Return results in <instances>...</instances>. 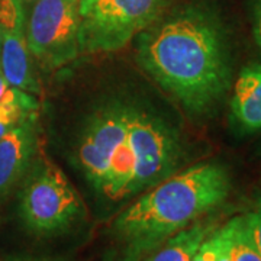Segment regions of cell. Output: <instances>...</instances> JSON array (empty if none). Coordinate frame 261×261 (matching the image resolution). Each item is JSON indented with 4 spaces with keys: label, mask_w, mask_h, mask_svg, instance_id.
I'll return each mask as SVG.
<instances>
[{
    "label": "cell",
    "mask_w": 261,
    "mask_h": 261,
    "mask_svg": "<svg viewBox=\"0 0 261 261\" xmlns=\"http://www.w3.org/2000/svg\"><path fill=\"white\" fill-rule=\"evenodd\" d=\"M159 19L140 34L137 54L141 67L187 112H209L231 84L222 22L199 5Z\"/></svg>",
    "instance_id": "1"
},
{
    "label": "cell",
    "mask_w": 261,
    "mask_h": 261,
    "mask_svg": "<svg viewBox=\"0 0 261 261\" xmlns=\"http://www.w3.org/2000/svg\"><path fill=\"white\" fill-rule=\"evenodd\" d=\"M229 190V174L218 163L196 164L157 183L113 221L115 261H142L222 205Z\"/></svg>",
    "instance_id": "2"
},
{
    "label": "cell",
    "mask_w": 261,
    "mask_h": 261,
    "mask_svg": "<svg viewBox=\"0 0 261 261\" xmlns=\"http://www.w3.org/2000/svg\"><path fill=\"white\" fill-rule=\"evenodd\" d=\"M170 0H82L80 54L112 53L163 15Z\"/></svg>",
    "instance_id": "3"
},
{
    "label": "cell",
    "mask_w": 261,
    "mask_h": 261,
    "mask_svg": "<svg viewBox=\"0 0 261 261\" xmlns=\"http://www.w3.org/2000/svg\"><path fill=\"white\" fill-rule=\"evenodd\" d=\"M83 202L64 171L42 161L29 173L19 193V216L37 235H57L84 216Z\"/></svg>",
    "instance_id": "4"
},
{
    "label": "cell",
    "mask_w": 261,
    "mask_h": 261,
    "mask_svg": "<svg viewBox=\"0 0 261 261\" xmlns=\"http://www.w3.org/2000/svg\"><path fill=\"white\" fill-rule=\"evenodd\" d=\"M128 135L135 157L134 195L176 173L181 159L178 135L167 122L144 108L128 105Z\"/></svg>",
    "instance_id": "5"
},
{
    "label": "cell",
    "mask_w": 261,
    "mask_h": 261,
    "mask_svg": "<svg viewBox=\"0 0 261 261\" xmlns=\"http://www.w3.org/2000/svg\"><path fill=\"white\" fill-rule=\"evenodd\" d=\"M82 0H37L28 22L31 56L47 70L74 61L80 54L79 27Z\"/></svg>",
    "instance_id": "6"
},
{
    "label": "cell",
    "mask_w": 261,
    "mask_h": 261,
    "mask_svg": "<svg viewBox=\"0 0 261 261\" xmlns=\"http://www.w3.org/2000/svg\"><path fill=\"white\" fill-rule=\"evenodd\" d=\"M128 105L109 102L90 115L77 144V163L89 183L99 192L109 161L128 134Z\"/></svg>",
    "instance_id": "7"
},
{
    "label": "cell",
    "mask_w": 261,
    "mask_h": 261,
    "mask_svg": "<svg viewBox=\"0 0 261 261\" xmlns=\"http://www.w3.org/2000/svg\"><path fill=\"white\" fill-rule=\"evenodd\" d=\"M0 68L12 87L38 94L27 41V18L20 0H0Z\"/></svg>",
    "instance_id": "8"
},
{
    "label": "cell",
    "mask_w": 261,
    "mask_h": 261,
    "mask_svg": "<svg viewBox=\"0 0 261 261\" xmlns=\"http://www.w3.org/2000/svg\"><path fill=\"white\" fill-rule=\"evenodd\" d=\"M37 115L0 138V197L6 196L27 173L37 145Z\"/></svg>",
    "instance_id": "9"
},
{
    "label": "cell",
    "mask_w": 261,
    "mask_h": 261,
    "mask_svg": "<svg viewBox=\"0 0 261 261\" xmlns=\"http://www.w3.org/2000/svg\"><path fill=\"white\" fill-rule=\"evenodd\" d=\"M231 119L243 132L261 130V63L241 70L231 99Z\"/></svg>",
    "instance_id": "10"
},
{
    "label": "cell",
    "mask_w": 261,
    "mask_h": 261,
    "mask_svg": "<svg viewBox=\"0 0 261 261\" xmlns=\"http://www.w3.org/2000/svg\"><path fill=\"white\" fill-rule=\"evenodd\" d=\"M216 229L214 221H197L168 238L142 261H192L206 238Z\"/></svg>",
    "instance_id": "11"
},
{
    "label": "cell",
    "mask_w": 261,
    "mask_h": 261,
    "mask_svg": "<svg viewBox=\"0 0 261 261\" xmlns=\"http://www.w3.org/2000/svg\"><path fill=\"white\" fill-rule=\"evenodd\" d=\"M38 102L27 92L10 87L9 93L0 102V138L27 118L37 115Z\"/></svg>",
    "instance_id": "12"
},
{
    "label": "cell",
    "mask_w": 261,
    "mask_h": 261,
    "mask_svg": "<svg viewBox=\"0 0 261 261\" xmlns=\"http://www.w3.org/2000/svg\"><path fill=\"white\" fill-rule=\"evenodd\" d=\"M232 261H261V255L252 244L244 216L235 218Z\"/></svg>",
    "instance_id": "13"
},
{
    "label": "cell",
    "mask_w": 261,
    "mask_h": 261,
    "mask_svg": "<svg viewBox=\"0 0 261 261\" xmlns=\"http://www.w3.org/2000/svg\"><path fill=\"white\" fill-rule=\"evenodd\" d=\"M244 218H245V224L248 228L252 244L261 255V197L257 200L251 212L244 215Z\"/></svg>",
    "instance_id": "14"
},
{
    "label": "cell",
    "mask_w": 261,
    "mask_h": 261,
    "mask_svg": "<svg viewBox=\"0 0 261 261\" xmlns=\"http://www.w3.org/2000/svg\"><path fill=\"white\" fill-rule=\"evenodd\" d=\"M252 34L261 53V0H252Z\"/></svg>",
    "instance_id": "15"
},
{
    "label": "cell",
    "mask_w": 261,
    "mask_h": 261,
    "mask_svg": "<svg viewBox=\"0 0 261 261\" xmlns=\"http://www.w3.org/2000/svg\"><path fill=\"white\" fill-rule=\"evenodd\" d=\"M212 233H211V235L206 238L205 241L202 243V245L199 247V250L196 251L195 257L192 258V261H211L212 260V252H214V237H212Z\"/></svg>",
    "instance_id": "16"
},
{
    "label": "cell",
    "mask_w": 261,
    "mask_h": 261,
    "mask_svg": "<svg viewBox=\"0 0 261 261\" xmlns=\"http://www.w3.org/2000/svg\"><path fill=\"white\" fill-rule=\"evenodd\" d=\"M10 87L12 86L8 83V80L5 79V75L2 73V68H0V102L6 97V94L9 93Z\"/></svg>",
    "instance_id": "17"
},
{
    "label": "cell",
    "mask_w": 261,
    "mask_h": 261,
    "mask_svg": "<svg viewBox=\"0 0 261 261\" xmlns=\"http://www.w3.org/2000/svg\"><path fill=\"white\" fill-rule=\"evenodd\" d=\"M22 3H34V2H37V0H20Z\"/></svg>",
    "instance_id": "18"
},
{
    "label": "cell",
    "mask_w": 261,
    "mask_h": 261,
    "mask_svg": "<svg viewBox=\"0 0 261 261\" xmlns=\"http://www.w3.org/2000/svg\"><path fill=\"white\" fill-rule=\"evenodd\" d=\"M0 45H2V32H0Z\"/></svg>",
    "instance_id": "19"
}]
</instances>
